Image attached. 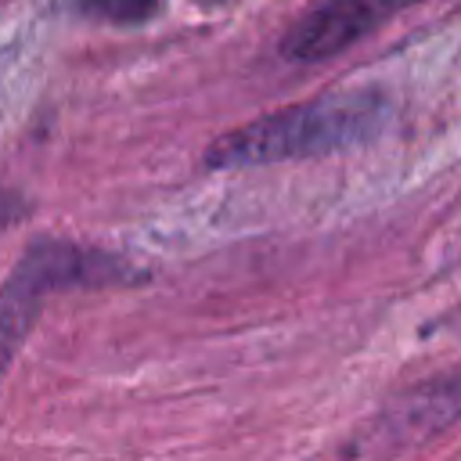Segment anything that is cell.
Returning a JSON list of instances; mask_svg holds the SVG:
<instances>
[{
  "instance_id": "cell-1",
  "label": "cell",
  "mask_w": 461,
  "mask_h": 461,
  "mask_svg": "<svg viewBox=\"0 0 461 461\" xmlns=\"http://www.w3.org/2000/svg\"><path fill=\"white\" fill-rule=\"evenodd\" d=\"M385 122L389 101L382 90L324 94L227 130L205 148V166L241 169L292 158H321L375 140L385 130Z\"/></svg>"
},
{
  "instance_id": "cell-6",
  "label": "cell",
  "mask_w": 461,
  "mask_h": 461,
  "mask_svg": "<svg viewBox=\"0 0 461 461\" xmlns=\"http://www.w3.org/2000/svg\"><path fill=\"white\" fill-rule=\"evenodd\" d=\"M76 11L101 18V22H115V25H137L155 18L158 0H72Z\"/></svg>"
},
{
  "instance_id": "cell-5",
  "label": "cell",
  "mask_w": 461,
  "mask_h": 461,
  "mask_svg": "<svg viewBox=\"0 0 461 461\" xmlns=\"http://www.w3.org/2000/svg\"><path fill=\"white\" fill-rule=\"evenodd\" d=\"M40 306H43V299H36V295H25L11 285L0 288V382L11 371L14 357L22 353L29 331L40 317Z\"/></svg>"
},
{
  "instance_id": "cell-2",
  "label": "cell",
  "mask_w": 461,
  "mask_h": 461,
  "mask_svg": "<svg viewBox=\"0 0 461 461\" xmlns=\"http://www.w3.org/2000/svg\"><path fill=\"white\" fill-rule=\"evenodd\" d=\"M454 425H461V364L450 371H439V375L411 385L396 400H389L346 443V457H353V461L389 457L407 447H421Z\"/></svg>"
},
{
  "instance_id": "cell-4",
  "label": "cell",
  "mask_w": 461,
  "mask_h": 461,
  "mask_svg": "<svg viewBox=\"0 0 461 461\" xmlns=\"http://www.w3.org/2000/svg\"><path fill=\"white\" fill-rule=\"evenodd\" d=\"M414 4L421 0H321L288 25L281 54L295 65L328 61Z\"/></svg>"
},
{
  "instance_id": "cell-3",
  "label": "cell",
  "mask_w": 461,
  "mask_h": 461,
  "mask_svg": "<svg viewBox=\"0 0 461 461\" xmlns=\"http://www.w3.org/2000/svg\"><path fill=\"white\" fill-rule=\"evenodd\" d=\"M144 281V274L104 249H86L61 238H36L22 252V259L11 267V277L4 285L47 299L54 292H83V288H126Z\"/></svg>"
}]
</instances>
